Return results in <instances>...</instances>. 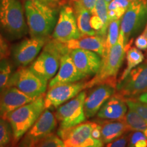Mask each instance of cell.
I'll return each instance as SVG.
<instances>
[{"label": "cell", "mask_w": 147, "mask_h": 147, "mask_svg": "<svg viewBox=\"0 0 147 147\" xmlns=\"http://www.w3.org/2000/svg\"><path fill=\"white\" fill-rule=\"evenodd\" d=\"M34 147H66V146L58 135L52 133L37 143Z\"/></svg>", "instance_id": "obj_31"}, {"label": "cell", "mask_w": 147, "mask_h": 147, "mask_svg": "<svg viewBox=\"0 0 147 147\" xmlns=\"http://www.w3.org/2000/svg\"><path fill=\"white\" fill-rule=\"evenodd\" d=\"M124 121L131 131H144L147 129L146 121L139 114L131 108H129L128 111L127 112L124 117Z\"/></svg>", "instance_id": "obj_26"}, {"label": "cell", "mask_w": 147, "mask_h": 147, "mask_svg": "<svg viewBox=\"0 0 147 147\" xmlns=\"http://www.w3.org/2000/svg\"><path fill=\"white\" fill-rule=\"evenodd\" d=\"M117 84L103 82L90 88L84 100V110L87 119L97 114L103 104L116 92Z\"/></svg>", "instance_id": "obj_15"}, {"label": "cell", "mask_w": 147, "mask_h": 147, "mask_svg": "<svg viewBox=\"0 0 147 147\" xmlns=\"http://www.w3.org/2000/svg\"><path fill=\"white\" fill-rule=\"evenodd\" d=\"M74 8L77 25L82 36L97 35L91 25V12L82 4L80 1L74 2Z\"/></svg>", "instance_id": "obj_23"}, {"label": "cell", "mask_w": 147, "mask_h": 147, "mask_svg": "<svg viewBox=\"0 0 147 147\" xmlns=\"http://www.w3.org/2000/svg\"><path fill=\"white\" fill-rule=\"evenodd\" d=\"M13 67L8 59L0 61V93L9 87Z\"/></svg>", "instance_id": "obj_29"}, {"label": "cell", "mask_w": 147, "mask_h": 147, "mask_svg": "<svg viewBox=\"0 0 147 147\" xmlns=\"http://www.w3.org/2000/svg\"><path fill=\"white\" fill-rule=\"evenodd\" d=\"M96 1L97 0H80V2L82 3V4L86 8H87L90 12H91L93 9L94 8Z\"/></svg>", "instance_id": "obj_37"}, {"label": "cell", "mask_w": 147, "mask_h": 147, "mask_svg": "<svg viewBox=\"0 0 147 147\" xmlns=\"http://www.w3.org/2000/svg\"><path fill=\"white\" fill-rule=\"evenodd\" d=\"M136 100L138 101H139V102L147 104V91H145L144 93H142L141 95H140L139 96L137 97Z\"/></svg>", "instance_id": "obj_38"}, {"label": "cell", "mask_w": 147, "mask_h": 147, "mask_svg": "<svg viewBox=\"0 0 147 147\" xmlns=\"http://www.w3.org/2000/svg\"><path fill=\"white\" fill-rule=\"evenodd\" d=\"M69 51L63 42L48 40L42 53L32 62L29 68L46 80H51L57 73L61 57Z\"/></svg>", "instance_id": "obj_5"}, {"label": "cell", "mask_w": 147, "mask_h": 147, "mask_svg": "<svg viewBox=\"0 0 147 147\" xmlns=\"http://www.w3.org/2000/svg\"><path fill=\"white\" fill-rule=\"evenodd\" d=\"M84 78L75 66L69 53H66L61 58L58 72L50 80L49 88L58 84L78 82Z\"/></svg>", "instance_id": "obj_18"}, {"label": "cell", "mask_w": 147, "mask_h": 147, "mask_svg": "<svg viewBox=\"0 0 147 147\" xmlns=\"http://www.w3.org/2000/svg\"><path fill=\"white\" fill-rule=\"evenodd\" d=\"M35 99L36 98L29 96L15 87H8L0 93V118H4L8 113Z\"/></svg>", "instance_id": "obj_17"}, {"label": "cell", "mask_w": 147, "mask_h": 147, "mask_svg": "<svg viewBox=\"0 0 147 147\" xmlns=\"http://www.w3.org/2000/svg\"><path fill=\"white\" fill-rule=\"evenodd\" d=\"M132 42L133 40H130L126 45L123 36L120 34L117 43L102 57V66L98 72L93 78L85 82V89H90L103 82L117 84V74L123 63L127 51L131 47Z\"/></svg>", "instance_id": "obj_3"}, {"label": "cell", "mask_w": 147, "mask_h": 147, "mask_svg": "<svg viewBox=\"0 0 147 147\" xmlns=\"http://www.w3.org/2000/svg\"><path fill=\"white\" fill-rule=\"evenodd\" d=\"M57 125L55 113L50 109L44 110L39 119L24 134L15 147H34L37 143L53 133Z\"/></svg>", "instance_id": "obj_11"}, {"label": "cell", "mask_w": 147, "mask_h": 147, "mask_svg": "<svg viewBox=\"0 0 147 147\" xmlns=\"http://www.w3.org/2000/svg\"><path fill=\"white\" fill-rule=\"evenodd\" d=\"M147 21V1H131L121 19L120 34L123 36L127 45L132 36L146 25Z\"/></svg>", "instance_id": "obj_6"}, {"label": "cell", "mask_w": 147, "mask_h": 147, "mask_svg": "<svg viewBox=\"0 0 147 147\" xmlns=\"http://www.w3.org/2000/svg\"><path fill=\"white\" fill-rule=\"evenodd\" d=\"M105 1H106V3H108H108H109L110 2V1H112V0H105Z\"/></svg>", "instance_id": "obj_39"}, {"label": "cell", "mask_w": 147, "mask_h": 147, "mask_svg": "<svg viewBox=\"0 0 147 147\" xmlns=\"http://www.w3.org/2000/svg\"><path fill=\"white\" fill-rule=\"evenodd\" d=\"M144 134H145V135H146V138H147V129L146 130H145V131H144Z\"/></svg>", "instance_id": "obj_41"}, {"label": "cell", "mask_w": 147, "mask_h": 147, "mask_svg": "<svg viewBox=\"0 0 147 147\" xmlns=\"http://www.w3.org/2000/svg\"><path fill=\"white\" fill-rule=\"evenodd\" d=\"M74 63L84 78L95 76L100 69L102 58L96 53L83 49L69 51Z\"/></svg>", "instance_id": "obj_16"}, {"label": "cell", "mask_w": 147, "mask_h": 147, "mask_svg": "<svg viewBox=\"0 0 147 147\" xmlns=\"http://www.w3.org/2000/svg\"><path fill=\"white\" fill-rule=\"evenodd\" d=\"M71 1H74V2H78V1H80V0H71Z\"/></svg>", "instance_id": "obj_40"}, {"label": "cell", "mask_w": 147, "mask_h": 147, "mask_svg": "<svg viewBox=\"0 0 147 147\" xmlns=\"http://www.w3.org/2000/svg\"><path fill=\"white\" fill-rule=\"evenodd\" d=\"M131 131L126 132L118 138L115 139L112 142L105 144L103 147H127L129 136Z\"/></svg>", "instance_id": "obj_33"}, {"label": "cell", "mask_w": 147, "mask_h": 147, "mask_svg": "<svg viewBox=\"0 0 147 147\" xmlns=\"http://www.w3.org/2000/svg\"><path fill=\"white\" fill-rule=\"evenodd\" d=\"M47 82L29 67H18L13 71L9 82V87H15L29 96L37 98L45 93Z\"/></svg>", "instance_id": "obj_9"}, {"label": "cell", "mask_w": 147, "mask_h": 147, "mask_svg": "<svg viewBox=\"0 0 147 147\" xmlns=\"http://www.w3.org/2000/svg\"><path fill=\"white\" fill-rule=\"evenodd\" d=\"M84 89H85V82L84 81L58 84L49 88L45 95V108L56 109L76 97Z\"/></svg>", "instance_id": "obj_14"}, {"label": "cell", "mask_w": 147, "mask_h": 147, "mask_svg": "<svg viewBox=\"0 0 147 147\" xmlns=\"http://www.w3.org/2000/svg\"><path fill=\"white\" fill-rule=\"evenodd\" d=\"M10 55V50L6 40L0 33V61L8 59Z\"/></svg>", "instance_id": "obj_35"}, {"label": "cell", "mask_w": 147, "mask_h": 147, "mask_svg": "<svg viewBox=\"0 0 147 147\" xmlns=\"http://www.w3.org/2000/svg\"><path fill=\"white\" fill-rule=\"evenodd\" d=\"M0 147H13V133L6 119L0 118Z\"/></svg>", "instance_id": "obj_28"}, {"label": "cell", "mask_w": 147, "mask_h": 147, "mask_svg": "<svg viewBox=\"0 0 147 147\" xmlns=\"http://www.w3.org/2000/svg\"><path fill=\"white\" fill-rule=\"evenodd\" d=\"M102 127V140L104 144L115 140L126 132L131 131L124 119L121 120H104L97 122Z\"/></svg>", "instance_id": "obj_22"}, {"label": "cell", "mask_w": 147, "mask_h": 147, "mask_svg": "<svg viewBox=\"0 0 147 147\" xmlns=\"http://www.w3.org/2000/svg\"><path fill=\"white\" fill-rule=\"evenodd\" d=\"M127 112L125 99L115 93L103 104L97 116L102 120H121L124 119Z\"/></svg>", "instance_id": "obj_19"}, {"label": "cell", "mask_w": 147, "mask_h": 147, "mask_svg": "<svg viewBox=\"0 0 147 147\" xmlns=\"http://www.w3.org/2000/svg\"><path fill=\"white\" fill-rule=\"evenodd\" d=\"M26 1H39V2L45 3V4L49 5L51 6L55 7L57 6L60 4L61 0H26Z\"/></svg>", "instance_id": "obj_36"}, {"label": "cell", "mask_w": 147, "mask_h": 147, "mask_svg": "<svg viewBox=\"0 0 147 147\" xmlns=\"http://www.w3.org/2000/svg\"><path fill=\"white\" fill-rule=\"evenodd\" d=\"M77 25L74 9L70 5H63L53 32V38L61 42H66L81 38Z\"/></svg>", "instance_id": "obj_12"}, {"label": "cell", "mask_w": 147, "mask_h": 147, "mask_svg": "<svg viewBox=\"0 0 147 147\" xmlns=\"http://www.w3.org/2000/svg\"><path fill=\"white\" fill-rule=\"evenodd\" d=\"M135 45L140 50L145 51L147 49V23L142 32L136 38Z\"/></svg>", "instance_id": "obj_34"}, {"label": "cell", "mask_w": 147, "mask_h": 147, "mask_svg": "<svg viewBox=\"0 0 147 147\" xmlns=\"http://www.w3.org/2000/svg\"><path fill=\"white\" fill-rule=\"evenodd\" d=\"M147 91V61L132 69L123 79L117 81L116 93L125 100L136 99Z\"/></svg>", "instance_id": "obj_10"}, {"label": "cell", "mask_w": 147, "mask_h": 147, "mask_svg": "<svg viewBox=\"0 0 147 147\" xmlns=\"http://www.w3.org/2000/svg\"><path fill=\"white\" fill-rule=\"evenodd\" d=\"M91 25L97 35L106 37L110 22L108 16V3L105 0H97L91 11Z\"/></svg>", "instance_id": "obj_21"}, {"label": "cell", "mask_w": 147, "mask_h": 147, "mask_svg": "<svg viewBox=\"0 0 147 147\" xmlns=\"http://www.w3.org/2000/svg\"><path fill=\"white\" fill-rule=\"evenodd\" d=\"M45 94L38 97L34 101L22 106L5 115L10 124L13 133V147H15L24 134L28 131L39 119L45 110Z\"/></svg>", "instance_id": "obj_4"}, {"label": "cell", "mask_w": 147, "mask_h": 147, "mask_svg": "<svg viewBox=\"0 0 147 147\" xmlns=\"http://www.w3.org/2000/svg\"><path fill=\"white\" fill-rule=\"evenodd\" d=\"M144 59V56L143 53L136 47H130L126 52L127 67L124 69L123 72L121 74V76L119 80H122L125 77L130 71L134 67H137L140 64L142 63Z\"/></svg>", "instance_id": "obj_24"}, {"label": "cell", "mask_w": 147, "mask_h": 147, "mask_svg": "<svg viewBox=\"0 0 147 147\" xmlns=\"http://www.w3.org/2000/svg\"><path fill=\"white\" fill-rule=\"evenodd\" d=\"M69 51L74 49H83L96 53L102 58L106 53V37L95 35L84 36L76 40L63 42Z\"/></svg>", "instance_id": "obj_20"}, {"label": "cell", "mask_w": 147, "mask_h": 147, "mask_svg": "<svg viewBox=\"0 0 147 147\" xmlns=\"http://www.w3.org/2000/svg\"><path fill=\"white\" fill-rule=\"evenodd\" d=\"M127 105L129 108L134 110L139 114L147 122V104L138 101L136 99H127L125 100Z\"/></svg>", "instance_id": "obj_32"}, {"label": "cell", "mask_w": 147, "mask_h": 147, "mask_svg": "<svg viewBox=\"0 0 147 147\" xmlns=\"http://www.w3.org/2000/svg\"><path fill=\"white\" fill-rule=\"evenodd\" d=\"M129 1H130V2H131V1H136V0H129Z\"/></svg>", "instance_id": "obj_42"}, {"label": "cell", "mask_w": 147, "mask_h": 147, "mask_svg": "<svg viewBox=\"0 0 147 147\" xmlns=\"http://www.w3.org/2000/svg\"><path fill=\"white\" fill-rule=\"evenodd\" d=\"M24 8L20 0H0V33L7 39H21L29 32Z\"/></svg>", "instance_id": "obj_2"}, {"label": "cell", "mask_w": 147, "mask_h": 147, "mask_svg": "<svg viewBox=\"0 0 147 147\" xmlns=\"http://www.w3.org/2000/svg\"><path fill=\"white\" fill-rule=\"evenodd\" d=\"M129 0H112L108 4V16L109 22L121 19L130 4Z\"/></svg>", "instance_id": "obj_25"}, {"label": "cell", "mask_w": 147, "mask_h": 147, "mask_svg": "<svg viewBox=\"0 0 147 147\" xmlns=\"http://www.w3.org/2000/svg\"><path fill=\"white\" fill-rule=\"evenodd\" d=\"M48 40L49 39L30 37L14 46L11 50L14 63L18 67H26L32 63Z\"/></svg>", "instance_id": "obj_13"}, {"label": "cell", "mask_w": 147, "mask_h": 147, "mask_svg": "<svg viewBox=\"0 0 147 147\" xmlns=\"http://www.w3.org/2000/svg\"><path fill=\"white\" fill-rule=\"evenodd\" d=\"M24 8L30 36L49 39L57 22V9L39 1H25Z\"/></svg>", "instance_id": "obj_1"}, {"label": "cell", "mask_w": 147, "mask_h": 147, "mask_svg": "<svg viewBox=\"0 0 147 147\" xmlns=\"http://www.w3.org/2000/svg\"><path fill=\"white\" fill-rule=\"evenodd\" d=\"M120 26L121 19L114 20L110 22L106 37V53L104 56L118 41L120 35Z\"/></svg>", "instance_id": "obj_27"}, {"label": "cell", "mask_w": 147, "mask_h": 147, "mask_svg": "<svg viewBox=\"0 0 147 147\" xmlns=\"http://www.w3.org/2000/svg\"><path fill=\"white\" fill-rule=\"evenodd\" d=\"M96 122H84L72 127L59 128L57 135L65 143L66 147H103L102 140L95 139L92 131Z\"/></svg>", "instance_id": "obj_7"}, {"label": "cell", "mask_w": 147, "mask_h": 147, "mask_svg": "<svg viewBox=\"0 0 147 147\" xmlns=\"http://www.w3.org/2000/svg\"><path fill=\"white\" fill-rule=\"evenodd\" d=\"M86 95L87 92L82 91L76 97L56 108L55 115L59 128L72 127L87 120L84 110Z\"/></svg>", "instance_id": "obj_8"}, {"label": "cell", "mask_w": 147, "mask_h": 147, "mask_svg": "<svg viewBox=\"0 0 147 147\" xmlns=\"http://www.w3.org/2000/svg\"><path fill=\"white\" fill-rule=\"evenodd\" d=\"M127 147H147V138L144 131L130 132Z\"/></svg>", "instance_id": "obj_30"}]
</instances>
